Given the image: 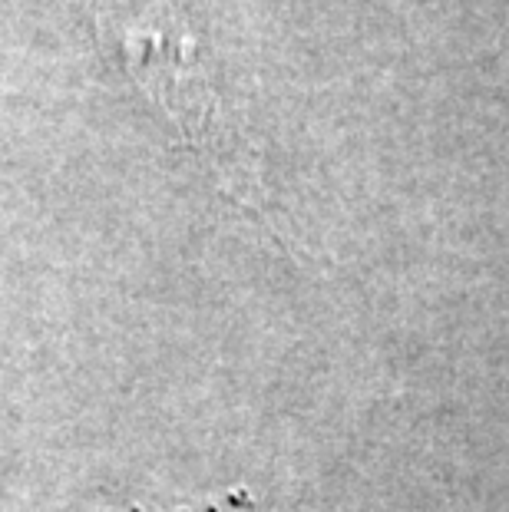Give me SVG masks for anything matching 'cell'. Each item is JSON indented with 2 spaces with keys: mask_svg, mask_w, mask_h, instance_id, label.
Instances as JSON below:
<instances>
[{
  "mask_svg": "<svg viewBox=\"0 0 509 512\" xmlns=\"http://www.w3.org/2000/svg\"><path fill=\"white\" fill-rule=\"evenodd\" d=\"M103 50L129 73L229 189L252 179L196 37L166 0H86Z\"/></svg>",
  "mask_w": 509,
  "mask_h": 512,
  "instance_id": "obj_1",
  "label": "cell"
}]
</instances>
